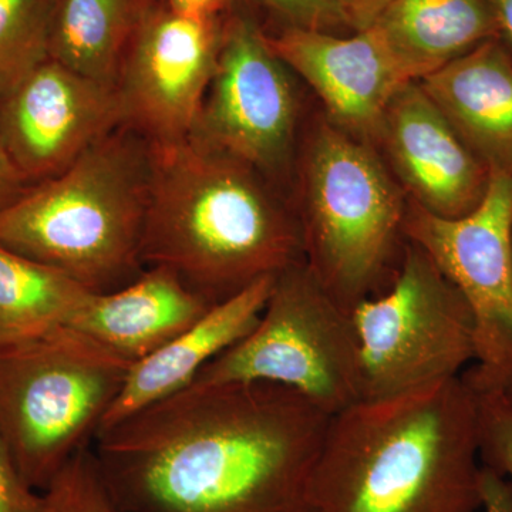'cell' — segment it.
<instances>
[{"label": "cell", "mask_w": 512, "mask_h": 512, "mask_svg": "<svg viewBox=\"0 0 512 512\" xmlns=\"http://www.w3.org/2000/svg\"><path fill=\"white\" fill-rule=\"evenodd\" d=\"M329 420L278 384H190L92 448L121 512H311Z\"/></svg>", "instance_id": "obj_1"}, {"label": "cell", "mask_w": 512, "mask_h": 512, "mask_svg": "<svg viewBox=\"0 0 512 512\" xmlns=\"http://www.w3.org/2000/svg\"><path fill=\"white\" fill-rule=\"evenodd\" d=\"M476 397L463 375L330 417L311 512H478Z\"/></svg>", "instance_id": "obj_2"}, {"label": "cell", "mask_w": 512, "mask_h": 512, "mask_svg": "<svg viewBox=\"0 0 512 512\" xmlns=\"http://www.w3.org/2000/svg\"><path fill=\"white\" fill-rule=\"evenodd\" d=\"M153 148L141 258L212 306L305 262L299 218L251 165L195 140Z\"/></svg>", "instance_id": "obj_3"}, {"label": "cell", "mask_w": 512, "mask_h": 512, "mask_svg": "<svg viewBox=\"0 0 512 512\" xmlns=\"http://www.w3.org/2000/svg\"><path fill=\"white\" fill-rule=\"evenodd\" d=\"M151 177V144L120 127L2 208L0 245L94 293L119 289L143 272Z\"/></svg>", "instance_id": "obj_4"}, {"label": "cell", "mask_w": 512, "mask_h": 512, "mask_svg": "<svg viewBox=\"0 0 512 512\" xmlns=\"http://www.w3.org/2000/svg\"><path fill=\"white\" fill-rule=\"evenodd\" d=\"M131 366L72 328L0 346V440L35 490L92 446Z\"/></svg>", "instance_id": "obj_5"}, {"label": "cell", "mask_w": 512, "mask_h": 512, "mask_svg": "<svg viewBox=\"0 0 512 512\" xmlns=\"http://www.w3.org/2000/svg\"><path fill=\"white\" fill-rule=\"evenodd\" d=\"M299 215L305 262L352 312L384 291L407 205L373 148L333 124L313 134L303 167Z\"/></svg>", "instance_id": "obj_6"}, {"label": "cell", "mask_w": 512, "mask_h": 512, "mask_svg": "<svg viewBox=\"0 0 512 512\" xmlns=\"http://www.w3.org/2000/svg\"><path fill=\"white\" fill-rule=\"evenodd\" d=\"M271 383L335 416L363 400L362 356L346 311L306 262L275 278L261 318L191 384Z\"/></svg>", "instance_id": "obj_7"}, {"label": "cell", "mask_w": 512, "mask_h": 512, "mask_svg": "<svg viewBox=\"0 0 512 512\" xmlns=\"http://www.w3.org/2000/svg\"><path fill=\"white\" fill-rule=\"evenodd\" d=\"M363 400L400 396L454 379L476 362V325L466 299L419 245L407 241L389 288L352 311Z\"/></svg>", "instance_id": "obj_8"}, {"label": "cell", "mask_w": 512, "mask_h": 512, "mask_svg": "<svg viewBox=\"0 0 512 512\" xmlns=\"http://www.w3.org/2000/svg\"><path fill=\"white\" fill-rule=\"evenodd\" d=\"M404 237L419 245L456 285L476 325V366L463 376L512 386V175L491 173L484 200L460 218L407 205Z\"/></svg>", "instance_id": "obj_9"}, {"label": "cell", "mask_w": 512, "mask_h": 512, "mask_svg": "<svg viewBox=\"0 0 512 512\" xmlns=\"http://www.w3.org/2000/svg\"><path fill=\"white\" fill-rule=\"evenodd\" d=\"M285 67L254 20H228L217 69L190 137L258 171L281 167L298 116Z\"/></svg>", "instance_id": "obj_10"}, {"label": "cell", "mask_w": 512, "mask_h": 512, "mask_svg": "<svg viewBox=\"0 0 512 512\" xmlns=\"http://www.w3.org/2000/svg\"><path fill=\"white\" fill-rule=\"evenodd\" d=\"M220 19H195L151 8L121 66L117 90L126 127L151 146L191 136L217 69Z\"/></svg>", "instance_id": "obj_11"}, {"label": "cell", "mask_w": 512, "mask_h": 512, "mask_svg": "<svg viewBox=\"0 0 512 512\" xmlns=\"http://www.w3.org/2000/svg\"><path fill=\"white\" fill-rule=\"evenodd\" d=\"M124 126L116 86L74 72L52 57L0 96V136L30 184L63 173Z\"/></svg>", "instance_id": "obj_12"}, {"label": "cell", "mask_w": 512, "mask_h": 512, "mask_svg": "<svg viewBox=\"0 0 512 512\" xmlns=\"http://www.w3.org/2000/svg\"><path fill=\"white\" fill-rule=\"evenodd\" d=\"M268 42L285 66L315 90L329 123L366 143L379 140L390 101L404 84L414 82L373 26L352 37L289 26Z\"/></svg>", "instance_id": "obj_13"}, {"label": "cell", "mask_w": 512, "mask_h": 512, "mask_svg": "<svg viewBox=\"0 0 512 512\" xmlns=\"http://www.w3.org/2000/svg\"><path fill=\"white\" fill-rule=\"evenodd\" d=\"M413 204L441 218L476 210L491 171L461 140L420 82L404 84L384 114L379 140Z\"/></svg>", "instance_id": "obj_14"}, {"label": "cell", "mask_w": 512, "mask_h": 512, "mask_svg": "<svg viewBox=\"0 0 512 512\" xmlns=\"http://www.w3.org/2000/svg\"><path fill=\"white\" fill-rule=\"evenodd\" d=\"M212 308L174 272L148 266L130 284L93 293L70 328L137 363L167 345Z\"/></svg>", "instance_id": "obj_15"}, {"label": "cell", "mask_w": 512, "mask_h": 512, "mask_svg": "<svg viewBox=\"0 0 512 512\" xmlns=\"http://www.w3.org/2000/svg\"><path fill=\"white\" fill-rule=\"evenodd\" d=\"M275 278L265 276L234 298L212 306L163 348L134 363L99 431L190 386L205 366L255 328Z\"/></svg>", "instance_id": "obj_16"}, {"label": "cell", "mask_w": 512, "mask_h": 512, "mask_svg": "<svg viewBox=\"0 0 512 512\" xmlns=\"http://www.w3.org/2000/svg\"><path fill=\"white\" fill-rule=\"evenodd\" d=\"M491 173L512 175V55L491 39L419 80Z\"/></svg>", "instance_id": "obj_17"}, {"label": "cell", "mask_w": 512, "mask_h": 512, "mask_svg": "<svg viewBox=\"0 0 512 512\" xmlns=\"http://www.w3.org/2000/svg\"><path fill=\"white\" fill-rule=\"evenodd\" d=\"M414 82L498 39L488 0H394L372 23Z\"/></svg>", "instance_id": "obj_18"}, {"label": "cell", "mask_w": 512, "mask_h": 512, "mask_svg": "<svg viewBox=\"0 0 512 512\" xmlns=\"http://www.w3.org/2000/svg\"><path fill=\"white\" fill-rule=\"evenodd\" d=\"M151 8L150 0H56L50 57L116 86L128 47Z\"/></svg>", "instance_id": "obj_19"}, {"label": "cell", "mask_w": 512, "mask_h": 512, "mask_svg": "<svg viewBox=\"0 0 512 512\" xmlns=\"http://www.w3.org/2000/svg\"><path fill=\"white\" fill-rule=\"evenodd\" d=\"M94 292L0 245V346L70 328Z\"/></svg>", "instance_id": "obj_20"}, {"label": "cell", "mask_w": 512, "mask_h": 512, "mask_svg": "<svg viewBox=\"0 0 512 512\" xmlns=\"http://www.w3.org/2000/svg\"><path fill=\"white\" fill-rule=\"evenodd\" d=\"M56 0H0V96L50 59Z\"/></svg>", "instance_id": "obj_21"}, {"label": "cell", "mask_w": 512, "mask_h": 512, "mask_svg": "<svg viewBox=\"0 0 512 512\" xmlns=\"http://www.w3.org/2000/svg\"><path fill=\"white\" fill-rule=\"evenodd\" d=\"M42 495L43 512H121L104 483L92 446L77 451Z\"/></svg>", "instance_id": "obj_22"}, {"label": "cell", "mask_w": 512, "mask_h": 512, "mask_svg": "<svg viewBox=\"0 0 512 512\" xmlns=\"http://www.w3.org/2000/svg\"><path fill=\"white\" fill-rule=\"evenodd\" d=\"M464 380L476 397L481 464L512 484V403L508 389Z\"/></svg>", "instance_id": "obj_23"}, {"label": "cell", "mask_w": 512, "mask_h": 512, "mask_svg": "<svg viewBox=\"0 0 512 512\" xmlns=\"http://www.w3.org/2000/svg\"><path fill=\"white\" fill-rule=\"evenodd\" d=\"M293 28L322 30L350 26L340 0H262Z\"/></svg>", "instance_id": "obj_24"}, {"label": "cell", "mask_w": 512, "mask_h": 512, "mask_svg": "<svg viewBox=\"0 0 512 512\" xmlns=\"http://www.w3.org/2000/svg\"><path fill=\"white\" fill-rule=\"evenodd\" d=\"M0 512H43V495L23 478L0 440Z\"/></svg>", "instance_id": "obj_25"}, {"label": "cell", "mask_w": 512, "mask_h": 512, "mask_svg": "<svg viewBox=\"0 0 512 512\" xmlns=\"http://www.w3.org/2000/svg\"><path fill=\"white\" fill-rule=\"evenodd\" d=\"M483 512H512V484L490 468L483 466Z\"/></svg>", "instance_id": "obj_26"}, {"label": "cell", "mask_w": 512, "mask_h": 512, "mask_svg": "<svg viewBox=\"0 0 512 512\" xmlns=\"http://www.w3.org/2000/svg\"><path fill=\"white\" fill-rule=\"evenodd\" d=\"M30 185L32 184L23 177L13 163L0 136V210L18 200Z\"/></svg>", "instance_id": "obj_27"}, {"label": "cell", "mask_w": 512, "mask_h": 512, "mask_svg": "<svg viewBox=\"0 0 512 512\" xmlns=\"http://www.w3.org/2000/svg\"><path fill=\"white\" fill-rule=\"evenodd\" d=\"M340 2L348 13L350 28L360 32L369 28L394 0H340Z\"/></svg>", "instance_id": "obj_28"}, {"label": "cell", "mask_w": 512, "mask_h": 512, "mask_svg": "<svg viewBox=\"0 0 512 512\" xmlns=\"http://www.w3.org/2000/svg\"><path fill=\"white\" fill-rule=\"evenodd\" d=\"M234 0H168V8L178 15L195 19H220Z\"/></svg>", "instance_id": "obj_29"}, {"label": "cell", "mask_w": 512, "mask_h": 512, "mask_svg": "<svg viewBox=\"0 0 512 512\" xmlns=\"http://www.w3.org/2000/svg\"><path fill=\"white\" fill-rule=\"evenodd\" d=\"M497 22L498 39L512 55V0H488Z\"/></svg>", "instance_id": "obj_30"}, {"label": "cell", "mask_w": 512, "mask_h": 512, "mask_svg": "<svg viewBox=\"0 0 512 512\" xmlns=\"http://www.w3.org/2000/svg\"><path fill=\"white\" fill-rule=\"evenodd\" d=\"M507 393H508V397H510V400H511V403H512V386L508 387Z\"/></svg>", "instance_id": "obj_31"}]
</instances>
